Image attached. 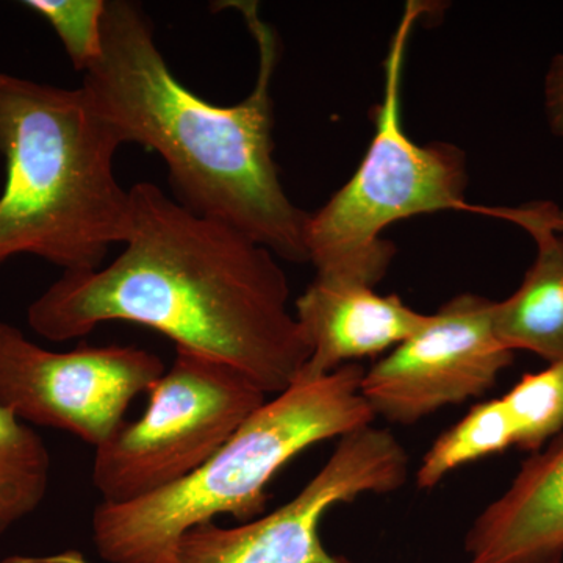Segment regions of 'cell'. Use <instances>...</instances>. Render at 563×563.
Masks as SVG:
<instances>
[{
  "instance_id": "52a82bcc",
  "label": "cell",
  "mask_w": 563,
  "mask_h": 563,
  "mask_svg": "<svg viewBox=\"0 0 563 563\" xmlns=\"http://www.w3.org/2000/svg\"><path fill=\"white\" fill-rule=\"evenodd\" d=\"M154 352L135 346L44 350L0 321V407L25 424L60 429L98 450L122 424L136 396L165 374Z\"/></svg>"
},
{
  "instance_id": "8992f818",
  "label": "cell",
  "mask_w": 563,
  "mask_h": 563,
  "mask_svg": "<svg viewBox=\"0 0 563 563\" xmlns=\"http://www.w3.org/2000/svg\"><path fill=\"white\" fill-rule=\"evenodd\" d=\"M266 401L246 374L176 347L143 417L96 450L92 484L102 503L136 501L190 476Z\"/></svg>"
},
{
  "instance_id": "e0dca14e",
  "label": "cell",
  "mask_w": 563,
  "mask_h": 563,
  "mask_svg": "<svg viewBox=\"0 0 563 563\" xmlns=\"http://www.w3.org/2000/svg\"><path fill=\"white\" fill-rule=\"evenodd\" d=\"M544 113L551 132L563 140V52L551 60L544 76Z\"/></svg>"
},
{
  "instance_id": "5bb4252c",
  "label": "cell",
  "mask_w": 563,
  "mask_h": 563,
  "mask_svg": "<svg viewBox=\"0 0 563 563\" xmlns=\"http://www.w3.org/2000/svg\"><path fill=\"white\" fill-rule=\"evenodd\" d=\"M510 446H515V429L501 398L477 404L433 442L418 468L417 485L422 490L433 488L466 463L503 453Z\"/></svg>"
},
{
  "instance_id": "ba28073f",
  "label": "cell",
  "mask_w": 563,
  "mask_h": 563,
  "mask_svg": "<svg viewBox=\"0 0 563 563\" xmlns=\"http://www.w3.org/2000/svg\"><path fill=\"white\" fill-rule=\"evenodd\" d=\"M409 476V457L387 429L373 426L340 439L331 459L290 503L236 528L213 521L188 529L173 563H354L328 553L320 521L331 507L363 493L399 490Z\"/></svg>"
},
{
  "instance_id": "d6986e66",
  "label": "cell",
  "mask_w": 563,
  "mask_h": 563,
  "mask_svg": "<svg viewBox=\"0 0 563 563\" xmlns=\"http://www.w3.org/2000/svg\"><path fill=\"white\" fill-rule=\"evenodd\" d=\"M563 563V562H562Z\"/></svg>"
},
{
  "instance_id": "277c9868",
  "label": "cell",
  "mask_w": 563,
  "mask_h": 563,
  "mask_svg": "<svg viewBox=\"0 0 563 563\" xmlns=\"http://www.w3.org/2000/svg\"><path fill=\"white\" fill-rule=\"evenodd\" d=\"M365 369L347 363L318 379H298L236 429L190 476L125 504L101 503L92 540L109 563H173L188 529L218 515L252 521L266 506V487L307 448L372 426L362 395Z\"/></svg>"
},
{
  "instance_id": "8fae6325",
  "label": "cell",
  "mask_w": 563,
  "mask_h": 563,
  "mask_svg": "<svg viewBox=\"0 0 563 563\" xmlns=\"http://www.w3.org/2000/svg\"><path fill=\"white\" fill-rule=\"evenodd\" d=\"M465 554L468 563L563 562V433L474 520Z\"/></svg>"
},
{
  "instance_id": "4fadbf2b",
  "label": "cell",
  "mask_w": 563,
  "mask_h": 563,
  "mask_svg": "<svg viewBox=\"0 0 563 563\" xmlns=\"http://www.w3.org/2000/svg\"><path fill=\"white\" fill-rule=\"evenodd\" d=\"M51 455L43 439L0 407V536L46 498Z\"/></svg>"
},
{
  "instance_id": "2e32d148",
  "label": "cell",
  "mask_w": 563,
  "mask_h": 563,
  "mask_svg": "<svg viewBox=\"0 0 563 563\" xmlns=\"http://www.w3.org/2000/svg\"><path fill=\"white\" fill-rule=\"evenodd\" d=\"M22 5L54 29L74 69L85 74L99 62L107 0H27Z\"/></svg>"
},
{
  "instance_id": "3957f363",
  "label": "cell",
  "mask_w": 563,
  "mask_h": 563,
  "mask_svg": "<svg viewBox=\"0 0 563 563\" xmlns=\"http://www.w3.org/2000/svg\"><path fill=\"white\" fill-rule=\"evenodd\" d=\"M121 146L84 88L0 73V265L29 254L65 273L101 268L129 225L131 190L114 174Z\"/></svg>"
},
{
  "instance_id": "ac0fdd59",
  "label": "cell",
  "mask_w": 563,
  "mask_h": 563,
  "mask_svg": "<svg viewBox=\"0 0 563 563\" xmlns=\"http://www.w3.org/2000/svg\"><path fill=\"white\" fill-rule=\"evenodd\" d=\"M554 225L563 235V209H559V207L555 209L554 213Z\"/></svg>"
},
{
  "instance_id": "9a60e30c",
  "label": "cell",
  "mask_w": 563,
  "mask_h": 563,
  "mask_svg": "<svg viewBox=\"0 0 563 563\" xmlns=\"http://www.w3.org/2000/svg\"><path fill=\"white\" fill-rule=\"evenodd\" d=\"M501 401L512 420L515 446L531 453L542 450L563 431V363L525 374Z\"/></svg>"
},
{
  "instance_id": "30bf717a",
  "label": "cell",
  "mask_w": 563,
  "mask_h": 563,
  "mask_svg": "<svg viewBox=\"0 0 563 563\" xmlns=\"http://www.w3.org/2000/svg\"><path fill=\"white\" fill-rule=\"evenodd\" d=\"M296 320L310 347L298 379H318L358 358L393 351L429 320L398 295L374 287L314 277L296 299Z\"/></svg>"
},
{
  "instance_id": "9c48e42d",
  "label": "cell",
  "mask_w": 563,
  "mask_h": 563,
  "mask_svg": "<svg viewBox=\"0 0 563 563\" xmlns=\"http://www.w3.org/2000/svg\"><path fill=\"white\" fill-rule=\"evenodd\" d=\"M495 303L472 292L455 296L374 363L362 380L374 415L413 424L495 387L499 373L514 362V352L496 336Z\"/></svg>"
},
{
  "instance_id": "6da1fadb",
  "label": "cell",
  "mask_w": 563,
  "mask_h": 563,
  "mask_svg": "<svg viewBox=\"0 0 563 563\" xmlns=\"http://www.w3.org/2000/svg\"><path fill=\"white\" fill-rule=\"evenodd\" d=\"M124 251L106 268L63 273L29 307L51 342L135 322L176 347L228 363L266 395L301 376L310 347L288 309L290 284L276 254L231 224L202 217L151 181L131 188Z\"/></svg>"
},
{
  "instance_id": "7a4b0ae2",
  "label": "cell",
  "mask_w": 563,
  "mask_h": 563,
  "mask_svg": "<svg viewBox=\"0 0 563 563\" xmlns=\"http://www.w3.org/2000/svg\"><path fill=\"white\" fill-rule=\"evenodd\" d=\"M235 9L258 51L257 80L242 102L214 106L188 90L158 49L146 11L131 0H107L102 55L81 88L122 144L161 155L177 202L233 225L277 258L309 262V213L288 198L274 161L279 40L257 3L236 2Z\"/></svg>"
},
{
  "instance_id": "7c38bea8",
  "label": "cell",
  "mask_w": 563,
  "mask_h": 563,
  "mask_svg": "<svg viewBox=\"0 0 563 563\" xmlns=\"http://www.w3.org/2000/svg\"><path fill=\"white\" fill-rule=\"evenodd\" d=\"M555 209L553 202H531L483 211L520 225L537 247L520 287L495 303L496 336L512 352L531 351L563 363V235L554 225Z\"/></svg>"
},
{
  "instance_id": "5b68a950",
  "label": "cell",
  "mask_w": 563,
  "mask_h": 563,
  "mask_svg": "<svg viewBox=\"0 0 563 563\" xmlns=\"http://www.w3.org/2000/svg\"><path fill=\"white\" fill-rule=\"evenodd\" d=\"M424 2H407L384 63V99L374 113V135L357 172L306 224L307 258L318 279L376 287L395 246L380 236L393 222L433 211L462 210L466 158L450 143H415L404 129L402 77L415 24Z\"/></svg>"
}]
</instances>
